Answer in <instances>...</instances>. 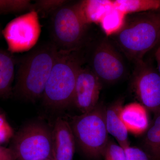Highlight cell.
Instances as JSON below:
<instances>
[{"instance_id": "obj_11", "label": "cell", "mask_w": 160, "mask_h": 160, "mask_svg": "<svg viewBox=\"0 0 160 160\" xmlns=\"http://www.w3.org/2000/svg\"><path fill=\"white\" fill-rule=\"evenodd\" d=\"M52 159L73 160L75 140L70 124L58 118L52 130Z\"/></svg>"}, {"instance_id": "obj_23", "label": "cell", "mask_w": 160, "mask_h": 160, "mask_svg": "<svg viewBox=\"0 0 160 160\" xmlns=\"http://www.w3.org/2000/svg\"><path fill=\"white\" fill-rule=\"evenodd\" d=\"M0 160H16L11 148L0 146Z\"/></svg>"}, {"instance_id": "obj_17", "label": "cell", "mask_w": 160, "mask_h": 160, "mask_svg": "<svg viewBox=\"0 0 160 160\" xmlns=\"http://www.w3.org/2000/svg\"><path fill=\"white\" fill-rule=\"evenodd\" d=\"M145 146L154 160H160V114L148 129L145 138Z\"/></svg>"}, {"instance_id": "obj_8", "label": "cell", "mask_w": 160, "mask_h": 160, "mask_svg": "<svg viewBox=\"0 0 160 160\" xmlns=\"http://www.w3.org/2000/svg\"><path fill=\"white\" fill-rule=\"evenodd\" d=\"M89 59V68L101 82H114L126 74L122 57L108 39H104L95 46Z\"/></svg>"}, {"instance_id": "obj_24", "label": "cell", "mask_w": 160, "mask_h": 160, "mask_svg": "<svg viewBox=\"0 0 160 160\" xmlns=\"http://www.w3.org/2000/svg\"><path fill=\"white\" fill-rule=\"evenodd\" d=\"M154 49L155 58L157 64V70L160 74V41Z\"/></svg>"}, {"instance_id": "obj_13", "label": "cell", "mask_w": 160, "mask_h": 160, "mask_svg": "<svg viewBox=\"0 0 160 160\" xmlns=\"http://www.w3.org/2000/svg\"><path fill=\"white\" fill-rule=\"evenodd\" d=\"M16 64L12 53L0 49V98H8L12 92Z\"/></svg>"}, {"instance_id": "obj_26", "label": "cell", "mask_w": 160, "mask_h": 160, "mask_svg": "<svg viewBox=\"0 0 160 160\" xmlns=\"http://www.w3.org/2000/svg\"><path fill=\"white\" fill-rule=\"evenodd\" d=\"M54 160L53 159H45V160Z\"/></svg>"}, {"instance_id": "obj_21", "label": "cell", "mask_w": 160, "mask_h": 160, "mask_svg": "<svg viewBox=\"0 0 160 160\" xmlns=\"http://www.w3.org/2000/svg\"><path fill=\"white\" fill-rule=\"evenodd\" d=\"M105 160H126L124 148L109 141L105 153Z\"/></svg>"}, {"instance_id": "obj_7", "label": "cell", "mask_w": 160, "mask_h": 160, "mask_svg": "<svg viewBox=\"0 0 160 160\" xmlns=\"http://www.w3.org/2000/svg\"><path fill=\"white\" fill-rule=\"evenodd\" d=\"M41 32L39 15L32 11L13 19L2 31L10 53L29 51L34 47Z\"/></svg>"}, {"instance_id": "obj_19", "label": "cell", "mask_w": 160, "mask_h": 160, "mask_svg": "<svg viewBox=\"0 0 160 160\" xmlns=\"http://www.w3.org/2000/svg\"><path fill=\"white\" fill-rule=\"evenodd\" d=\"M32 9L29 0H0V14L29 12Z\"/></svg>"}, {"instance_id": "obj_9", "label": "cell", "mask_w": 160, "mask_h": 160, "mask_svg": "<svg viewBox=\"0 0 160 160\" xmlns=\"http://www.w3.org/2000/svg\"><path fill=\"white\" fill-rule=\"evenodd\" d=\"M133 87L138 98L146 109H160V74L144 60L135 63Z\"/></svg>"}, {"instance_id": "obj_6", "label": "cell", "mask_w": 160, "mask_h": 160, "mask_svg": "<svg viewBox=\"0 0 160 160\" xmlns=\"http://www.w3.org/2000/svg\"><path fill=\"white\" fill-rule=\"evenodd\" d=\"M10 148L16 160L52 159V130L42 123L28 124L14 136Z\"/></svg>"}, {"instance_id": "obj_25", "label": "cell", "mask_w": 160, "mask_h": 160, "mask_svg": "<svg viewBox=\"0 0 160 160\" xmlns=\"http://www.w3.org/2000/svg\"><path fill=\"white\" fill-rule=\"evenodd\" d=\"M2 34V31L1 30V27H0V37H1V34Z\"/></svg>"}, {"instance_id": "obj_18", "label": "cell", "mask_w": 160, "mask_h": 160, "mask_svg": "<svg viewBox=\"0 0 160 160\" xmlns=\"http://www.w3.org/2000/svg\"><path fill=\"white\" fill-rule=\"evenodd\" d=\"M126 16L114 6L103 18L99 24L105 33L110 36L121 29Z\"/></svg>"}, {"instance_id": "obj_22", "label": "cell", "mask_w": 160, "mask_h": 160, "mask_svg": "<svg viewBox=\"0 0 160 160\" xmlns=\"http://www.w3.org/2000/svg\"><path fill=\"white\" fill-rule=\"evenodd\" d=\"M124 149L126 160H149L146 152L139 148L128 146Z\"/></svg>"}, {"instance_id": "obj_16", "label": "cell", "mask_w": 160, "mask_h": 160, "mask_svg": "<svg viewBox=\"0 0 160 160\" xmlns=\"http://www.w3.org/2000/svg\"><path fill=\"white\" fill-rule=\"evenodd\" d=\"M113 2L114 7L126 15L160 11V0H115Z\"/></svg>"}, {"instance_id": "obj_1", "label": "cell", "mask_w": 160, "mask_h": 160, "mask_svg": "<svg viewBox=\"0 0 160 160\" xmlns=\"http://www.w3.org/2000/svg\"><path fill=\"white\" fill-rule=\"evenodd\" d=\"M116 47L135 64L160 41V11L126 15L122 26L110 36Z\"/></svg>"}, {"instance_id": "obj_12", "label": "cell", "mask_w": 160, "mask_h": 160, "mask_svg": "<svg viewBox=\"0 0 160 160\" xmlns=\"http://www.w3.org/2000/svg\"><path fill=\"white\" fill-rule=\"evenodd\" d=\"M118 113L128 132L139 135L148 129L149 119L147 111L140 103H132L120 107Z\"/></svg>"}, {"instance_id": "obj_5", "label": "cell", "mask_w": 160, "mask_h": 160, "mask_svg": "<svg viewBox=\"0 0 160 160\" xmlns=\"http://www.w3.org/2000/svg\"><path fill=\"white\" fill-rule=\"evenodd\" d=\"M70 126L76 144L84 154L90 158L104 155L109 142L105 109L97 105L91 111L74 117Z\"/></svg>"}, {"instance_id": "obj_10", "label": "cell", "mask_w": 160, "mask_h": 160, "mask_svg": "<svg viewBox=\"0 0 160 160\" xmlns=\"http://www.w3.org/2000/svg\"><path fill=\"white\" fill-rule=\"evenodd\" d=\"M101 82L89 66H82L77 77L72 104L82 113L91 111L98 105Z\"/></svg>"}, {"instance_id": "obj_14", "label": "cell", "mask_w": 160, "mask_h": 160, "mask_svg": "<svg viewBox=\"0 0 160 160\" xmlns=\"http://www.w3.org/2000/svg\"><path fill=\"white\" fill-rule=\"evenodd\" d=\"M119 108L114 106L105 109V122L108 134L114 137L124 149L129 146L128 131L119 116Z\"/></svg>"}, {"instance_id": "obj_4", "label": "cell", "mask_w": 160, "mask_h": 160, "mask_svg": "<svg viewBox=\"0 0 160 160\" xmlns=\"http://www.w3.org/2000/svg\"><path fill=\"white\" fill-rule=\"evenodd\" d=\"M89 26L81 11L80 1H69L51 15V42L59 51H80L86 44Z\"/></svg>"}, {"instance_id": "obj_20", "label": "cell", "mask_w": 160, "mask_h": 160, "mask_svg": "<svg viewBox=\"0 0 160 160\" xmlns=\"http://www.w3.org/2000/svg\"><path fill=\"white\" fill-rule=\"evenodd\" d=\"M69 1L66 0H38L32 4V11L36 12L42 16L51 15L58 9Z\"/></svg>"}, {"instance_id": "obj_15", "label": "cell", "mask_w": 160, "mask_h": 160, "mask_svg": "<svg viewBox=\"0 0 160 160\" xmlns=\"http://www.w3.org/2000/svg\"><path fill=\"white\" fill-rule=\"evenodd\" d=\"M80 8L86 22L99 24L107 12L114 7L113 1L84 0L80 1Z\"/></svg>"}, {"instance_id": "obj_3", "label": "cell", "mask_w": 160, "mask_h": 160, "mask_svg": "<svg viewBox=\"0 0 160 160\" xmlns=\"http://www.w3.org/2000/svg\"><path fill=\"white\" fill-rule=\"evenodd\" d=\"M84 62L80 50L58 51L42 97L46 106L62 109L72 104L77 77Z\"/></svg>"}, {"instance_id": "obj_2", "label": "cell", "mask_w": 160, "mask_h": 160, "mask_svg": "<svg viewBox=\"0 0 160 160\" xmlns=\"http://www.w3.org/2000/svg\"><path fill=\"white\" fill-rule=\"evenodd\" d=\"M58 50L53 43L32 49L19 62L14 90L23 98L35 102L42 98Z\"/></svg>"}]
</instances>
